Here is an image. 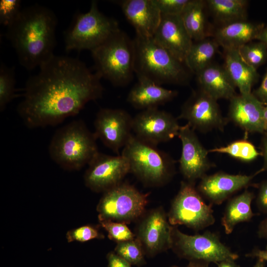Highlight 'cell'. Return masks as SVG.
Returning <instances> with one entry per match:
<instances>
[{
    "label": "cell",
    "mask_w": 267,
    "mask_h": 267,
    "mask_svg": "<svg viewBox=\"0 0 267 267\" xmlns=\"http://www.w3.org/2000/svg\"><path fill=\"white\" fill-rule=\"evenodd\" d=\"M39 68L27 80L17 108L29 128L61 123L102 96L100 76L77 58L54 55Z\"/></svg>",
    "instance_id": "1"
},
{
    "label": "cell",
    "mask_w": 267,
    "mask_h": 267,
    "mask_svg": "<svg viewBox=\"0 0 267 267\" xmlns=\"http://www.w3.org/2000/svg\"><path fill=\"white\" fill-rule=\"evenodd\" d=\"M57 24L52 10L36 4L22 9L7 27L6 36L26 69L40 67L54 55Z\"/></svg>",
    "instance_id": "2"
},
{
    "label": "cell",
    "mask_w": 267,
    "mask_h": 267,
    "mask_svg": "<svg viewBox=\"0 0 267 267\" xmlns=\"http://www.w3.org/2000/svg\"><path fill=\"white\" fill-rule=\"evenodd\" d=\"M134 71L137 79L150 80L158 85H185L191 73L185 65L157 43L152 37L135 35Z\"/></svg>",
    "instance_id": "3"
},
{
    "label": "cell",
    "mask_w": 267,
    "mask_h": 267,
    "mask_svg": "<svg viewBox=\"0 0 267 267\" xmlns=\"http://www.w3.org/2000/svg\"><path fill=\"white\" fill-rule=\"evenodd\" d=\"M97 138L81 120L73 121L57 130L49 145V154L62 168L77 170L98 152Z\"/></svg>",
    "instance_id": "4"
},
{
    "label": "cell",
    "mask_w": 267,
    "mask_h": 267,
    "mask_svg": "<svg viewBox=\"0 0 267 267\" xmlns=\"http://www.w3.org/2000/svg\"><path fill=\"white\" fill-rule=\"evenodd\" d=\"M95 72L113 86L123 87L134 74L133 40L121 30L91 51Z\"/></svg>",
    "instance_id": "5"
},
{
    "label": "cell",
    "mask_w": 267,
    "mask_h": 267,
    "mask_svg": "<svg viewBox=\"0 0 267 267\" xmlns=\"http://www.w3.org/2000/svg\"><path fill=\"white\" fill-rule=\"evenodd\" d=\"M119 30L118 22L100 12L97 1L92 0L89 10L77 12L65 31V50L91 51Z\"/></svg>",
    "instance_id": "6"
},
{
    "label": "cell",
    "mask_w": 267,
    "mask_h": 267,
    "mask_svg": "<svg viewBox=\"0 0 267 267\" xmlns=\"http://www.w3.org/2000/svg\"><path fill=\"white\" fill-rule=\"evenodd\" d=\"M121 155L128 161L130 172L148 184H163L174 173L175 161L171 156L134 134L123 148Z\"/></svg>",
    "instance_id": "7"
},
{
    "label": "cell",
    "mask_w": 267,
    "mask_h": 267,
    "mask_svg": "<svg viewBox=\"0 0 267 267\" xmlns=\"http://www.w3.org/2000/svg\"><path fill=\"white\" fill-rule=\"evenodd\" d=\"M147 194L134 186L120 183L106 191L97 210L100 221L128 222L139 217L147 203Z\"/></svg>",
    "instance_id": "8"
},
{
    "label": "cell",
    "mask_w": 267,
    "mask_h": 267,
    "mask_svg": "<svg viewBox=\"0 0 267 267\" xmlns=\"http://www.w3.org/2000/svg\"><path fill=\"white\" fill-rule=\"evenodd\" d=\"M172 225H184L200 230L213 224L215 219L211 206L207 204L193 183L182 182L169 215Z\"/></svg>",
    "instance_id": "9"
},
{
    "label": "cell",
    "mask_w": 267,
    "mask_h": 267,
    "mask_svg": "<svg viewBox=\"0 0 267 267\" xmlns=\"http://www.w3.org/2000/svg\"><path fill=\"white\" fill-rule=\"evenodd\" d=\"M174 235L178 254L190 261L217 264L224 260H235L239 257L222 243L214 233L207 231L202 234L190 235L176 229Z\"/></svg>",
    "instance_id": "10"
},
{
    "label": "cell",
    "mask_w": 267,
    "mask_h": 267,
    "mask_svg": "<svg viewBox=\"0 0 267 267\" xmlns=\"http://www.w3.org/2000/svg\"><path fill=\"white\" fill-rule=\"evenodd\" d=\"M217 101L198 88L182 104L178 119L186 120L192 129L200 132L222 131L227 120L222 115Z\"/></svg>",
    "instance_id": "11"
},
{
    "label": "cell",
    "mask_w": 267,
    "mask_h": 267,
    "mask_svg": "<svg viewBox=\"0 0 267 267\" xmlns=\"http://www.w3.org/2000/svg\"><path fill=\"white\" fill-rule=\"evenodd\" d=\"M180 127L177 118L153 108L143 110L133 117L132 131L139 139L157 146L178 136Z\"/></svg>",
    "instance_id": "12"
},
{
    "label": "cell",
    "mask_w": 267,
    "mask_h": 267,
    "mask_svg": "<svg viewBox=\"0 0 267 267\" xmlns=\"http://www.w3.org/2000/svg\"><path fill=\"white\" fill-rule=\"evenodd\" d=\"M133 120L123 109L101 108L94 122V134L104 145L119 155L120 149L133 134Z\"/></svg>",
    "instance_id": "13"
},
{
    "label": "cell",
    "mask_w": 267,
    "mask_h": 267,
    "mask_svg": "<svg viewBox=\"0 0 267 267\" xmlns=\"http://www.w3.org/2000/svg\"><path fill=\"white\" fill-rule=\"evenodd\" d=\"M88 165L85 183L95 191L105 192L118 185L130 172L129 162L122 155L111 156L98 152Z\"/></svg>",
    "instance_id": "14"
},
{
    "label": "cell",
    "mask_w": 267,
    "mask_h": 267,
    "mask_svg": "<svg viewBox=\"0 0 267 267\" xmlns=\"http://www.w3.org/2000/svg\"><path fill=\"white\" fill-rule=\"evenodd\" d=\"M178 136L182 145L179 170L184 178L193 183L205 176L213 164L209 158L208 150L200 142L195 130L187 124L180 127Z\"/></svg>",
    "instance_id": "15"
},
{
    "label": "cell",
    "mask_w": 267,
    "mask_h": 267,
    "mask_svg": "<svg viewBox=\"0 0 267 267\" xmlns=\"http://www.w3.org/2000/svg\"><path fill=\"white\" fill-rule=\"evenodd\" d=\"M264 107L252 92L237 94L229 100L228 119L246 133H264Z\"/></svg>",
    "instance_id": "16"
},
{
    "label": "cell",
    "mask_w": 267,
    "mask_h": 267,
    "mask_svg": "<svg viewBox=\"0 0 267 267\" xmlns=\"http://www.w3.org/2000/svg\"><path fill=\"white\" fill-rule=\"evenodd\" d=\"M152 38L183 63L193 43L180 15L161 14L160 23Z\"/></svg>",
    "instance_id": "17"
},
{
    "label": "cell",
    "mask_w": 267,
    "mask_h": 267,
    "mask_svg": "<svg viewBox=\"0 0 267 267\" xmlns=\"http://www.w3.org/2000/svg\"><path fill=\"white\" fill-rule=\"evenodd\" d=\"M140 243L146 254L153 256L173 245V228L162 211L151 212L142 222L138 232Z\"/></svg>",
    "instance_id": "18"
},
{
    "label": "cell",
    "mask_w": 267,
    "mask_h": 267,
    "mask_svg": "<svg viewBox=\"0 0 267 267\" xmlns=\"http://www.w3.org/2000/svg\"><path fill=\"white\" fill-rule=\"evenodd\" d=\"M258 173L246 175L221 172L206 175L201 179L198 191L212 203L219 205L233 193L248 186Z\"/></svg>",
    "instance_id": "19"
},
{
    "label": "cell",
    "mask_w": 267,
    "mask_h": 267,
    "mask_svg": "<svg viewBox=\"0 0 267 267\" xmlns=\"http://www.w3.org/2000/svg\"><path fill=\"white\" fill-rule=\"evenodd\" d=\"M137 35L153 37L160 23L161 14L153 0L117 1Z\"/></svg>",
    "instance_id": "20"
},
{
    "label": "cell",
    "mask_w": 267,
    "mask_h": 267,
    "mask_svg": "<svg viewBox=\"0 0 267 267\" xmlns=\"http://www.w3.org/2000/svg\"><path fill=\"white\" fill-rule=\"evenodd\" d=\"M176 90L162 87L150 80L138 78L127 96V101L134 107L142 110L164 104L177 96Z\"/></svg>",
    "instance_id": "21"
},
{
    "label": "cell",
    "mask_w": 267,
    "mask_h": 267,
    "mask_svg": "<svg viewBox=\"0 0 267 267\" xmlns=\"http://www.w3.org/2000/svg\"><path fill=\"white\" fill-rule=\"evenodd\" d=\"M196 75L199 89L217 100H229L237 94L236 87L223 66L212 62Z\"/></svg>",
    "instance_id": "22"
},
{
    "label": "cell",
    "mask_w": 267,
    "mask_h": 267,
    "mask_svg": "<svg viewBox=\"0 0 267 267\" xmlns=\"http://www.w3.org/2000/svg\"><path fill=\"white\" fill-rule=\"evenodd\" d=\"M264 26L245 20L220 25L213 34L214 39L223 49L238 48L257 39Z\"/></svg>",
    "instance_id": "23"
},
{
    "label": "cell",
    "mask_w": 267,
    "mask_h": 267,
    "mask_svg": "<svg viewBox=\"0 0 267 267\" xmlns=\"http://www.w3.org/2000/svg\"><path fill=\"white\" fill-rule=\"evenodd\" d=\"M224 50L223 66L232 83L239 89L240 94L251 93L252 88L259 78L257 70L242 59L237 48Z\"/></svg>",
    "instance_id": "24"
},
{
    "label": "cell",
    "mask_w": 267,
    "mask_h": 267,
    "mask_svg": "<svg viewBox=\"0 0 267 267\" xmlns=\"http://www.w3.org/2000/svg\"><path fill=\"white\" fill-rule=\"evenodd\" d=\"M254 197L253 193L246 190L228 201L222 219L226 234H230L237 224L252 219L254 214L251 205Z\"/></svg>",
    "instance_id": "25"
},
{
    "label": "cell",
    "mask_w": 267,
    "mask_h": 267,
    "mask_svg": "<svg viewBox=\"0 0 267 267\" xmlns=\"http://www.w3.org/2000/svg\"><path fill=\"white\" fill-rule=\"evenodd\" d=\"M206 8V1L190 0L180 15L193 42L201 41L209 37Z\"/></svg>",
    "instance_id": "26"
},
{
    "label": "cell",
    "mask_w": 267,
    "mask_h": 267,
    "mask_svg": "<svg viewBox=\"0 0 267 267\" xmlns=\"http://www.w3.org/2000/svg\"><path fill=\"white\" fill-rule=\"evenodd\" d=\"M207 8L220 25L247 20L246 0H207Z\"/></svg>",
    "instance_id": "27"
},
{
    "label": "cell",
    "mask_w": 267,
    "mask_h": 267,
    "mask_svg": "<svg viewBox=\"0 0 267 267\" xmlns=\"http://www.w3.org/2000/svg\"><path fill=\"white\" fill-rule=\"evenodd\" d=\"M219 46L214 38L209 37L193 42L185 59V65L192 73L197 74L213 62Z\"/></svg>",
    "instance_id": "28"
},
{
    "label": "cell",
    "mask_w": 267,
    "mask_h": 267,
    "mask_svg": "<svg viewBox=\"0 0 267 267\" xmlns=\"http://www.w3.org/2000/svg\"><path fill=\"white\" fill-rule=\"evenodd\" d=\"M208 152L226 154L245 162L253 161L259 155L254 145L245 139L234 141L224 146L211 149L208 150Z\"/></svg>",
    "instance_id": "29"
},
{
    "label": "cell",
    "mask_w": 267,
    "mask_h": 267,
    "mask_svg": "<svg viewBox=\"0 0 267 267\" xmlns=\"http://www.w3.org/2000/svg\"><path fill=\"white\" fill-rule=\"evenodd\" d=\"M15 73L14 66L9 67L2 62L0 66V111H3L15 95Z\"/></svg>",
    "instance_id": "30"
},
{
    "label": "cell",
    "mask_w": 267,
    "mask_h": 267,
    "mask_svg": "<svg viewBox=\"0 0 267 267\" xmlns=\"http://www.w3.org/2000/svg\"><path fill=\"white\" fill-rule=\"evenodd\" d=\"M238 49L242 59L256 70L267 59V45L260 41L257 43L249 42Z\"/></svg>",
    "instance_id": "31"
},
{
    "label": "cell",
    "mask_w": 267,
    "mask_h": 267,
    "mask_svg": "<svg viewBox=\"0 0 267 267\" xmlns=\"http://www.w3.org/2000/svg\"><path fill=\"white\" fill-rule=\"evenodd\" d=\"M134 239L118 243L115 253L131 265L141 266L145 264L144 252L142 245Z\"/></svg>",
    "instance_id": "32"
},
{
    "label": "cell",
    "mask_w": 267,
    "mask_h": 267,
    "mask_svg": "<svg viewBox=\"0 0 267 267\" xmlns=\"http://www.w3.org/2000/svg\"><path fill=\"white\" fill-rule=\"evenodd\" d=\"M107 231L108 237L118 243L134 239V235L125 222L111 221H100Z\"/></svg>",
    "instance_id": "33"
},
{
    "label": "cell",
    "mask_w": 267,
    "mask_h": 267,
    "mask_svg": "<svg viewBox=\"0 0 267 267\" xmlns=\"http://www.w3.org/2000/svg\"><path fill=\"white\" fill-rule=\"evenodd\" d=\"M21 1L20 0H1L0 1V23L7 28L15 20L20 12Z\"/></svg>",
    "instance_id": "34"
},
{
    "label": "cell",
    "mask_w": 267,
    "mask_h": 267,
    "mask_svg": "<svg viewBox=\"0 0 267 267\" xmlns=\"http://www.w3.org/2000/svg\"><path fill=\"white\" fill-rule=\"evenodd\" d=\"M190 0H153L161 14L180 15Z\"/></svg>",
    "instance_id": "35"
},
{
    "label": "cell",
    "mask_w": 267,
    "mask_h": 267,
    "mask_svg": "<svg viewBox=\"0 0 267 267\" xmlns=\"http://www.w3.org/2000/svg\"><path fill=\"white\" fill-rule=\"evenodd\" d=\"M99 236V234L97 230L89 225L83 226L76 228L70 231L67 234V238L69 242L73 241L85 242L97 238Z\"/></svg>",
    "instance_id": "36"
},
{
    "label": "cell",
    "mask_w": 267,
    "mask_h": 267,
    "mask_svg": "<svg viewBox=\"0 0 267 267\" xmlns=\"http://www.w3.org/2000/svg\"><path fill=\"white\" fill-rule=\"evenodd\" d=\"M256 202L259 209L267 214V180L261 184Z\"/></svg>",
    "instance_id": "37"
},
{
    "label": "cell",
    "mask_w": 267,
    "mask_h": 267,
    "mask_svg": "<svg viewBox=\"0 0 267 267\" xmlns=\"http://www.w3.org/2000/svg\"><path fill=\"white\" fill-rule=\"evenodd\" d=\"M252 93L263 103L267 104V71L260 87Z\"/></svg>",
    "instance_id": "38"
},
{
    "label": "cell",
    "mask_w": 267,
    "mask_h": 267,
    "mask_svg": "<svg viewBox=\"0 0 267 267\" xmlns=\"http://www.w3.org/2000/svg\"><path fill=\"white\" fill-rule=\"evenodd\" d=\"M108 267H132V265L115 253L110 252L107 256Z\"/></svg>",
    "instance_id": "39"
},
{
    "label": "cell",
    "mask_w": 267,
    "mask_h": 267,
    "mask_svg": "<svg viewBox=\"0 0 267 267\" xmlns=\"http://www.w3.org/2000/svg\"><path fill=\"white\" fill-rule=\"evenodd\" d=\"M247 257L256 258L265 262H267V246L265 250L254 249L249 253L246 255Z\"/></svg>",
    "instance_id": "40"
},
{
    "label": "cell",
    "mask_w": 267,
    "mask_h": 267,
    "mask_svg": "<svg viewBox=\"0 0 267 267\" xmlns=\"http://www.w3.org/2000/svg\"><path fill=\"white\" fill-rule=\"evenodd\" d=\"M258 236L267 240V217L260 223L258 230Z\"/></svg>",
    "instance_id": "41"
},
{
    "label": "cell",
    "mask_w": 267,
    "mask_h": 267,
    "mask_svg": "<svg viewBox=\"0 0 267 267\" xmlns=\"http://www.w3.org/2000/svg\"><path fill=\"white\" fill-rule=\"evenodd\" d=\"M264 133L265 134L262 140L261 148L264 158L265 168L267 170V133Z\"/></svg>",
    "instance_id": "42"
},
{
    "label": "cell",
    "mask_w": 267,
    "mask_h": 267,
    "mask_svg": "<svg viewBox=\"0 0 267 267\" xmlns=\"http://www.w3.org/2000/svg\"><path fill=\"white\" fill-rule=\"evenodd\" d=\"M232 259H227L223 260L217 264L218 267H240Z\"/></svg>",
    "instance_id": "43"
},
{
    "label": "cell",
    "mask_w": 267,
    "mask_h": 267,
    "mask_svg": "<svg viewBox=\"0 0 267 267\" xmlns=\"http://www.w3.org/2000/svg\"><path fill=\"white\" fill-rule=\"evenodd\" d=\"M257 39L267 45V26L263 27L259 34Z\"/></svg>",
    "instance_id": "44"
},
{
    "label": "cell",
    "mask_w": 267,
    "mask_h": 267,
    "mask_svg": "<svg viewBox=\"0 0 267 267\" xmlns=\"http://www.w3.org/2000/svg\"><path fill=\"white\" fill-rule=\"evenodd\" d=\"M171 267H180L176 266H173ZM185 267H209V263L201 262V261H190L188 265Z\"/></svg>",
    "instance_id": "45"
},
{
    "label": "cell",
    "mask_w": 267,
    "mask_h": 267,
    "mask_svg": "<svg viewBox=\"0 0 267 267\" xmlns=\"http://www.w3.org/2000/svg\"><path fill=\"white\" fill-rule=\"evenodd\" d=\"M253 267H265V261L258 260Z\"/></svg>",
    "instance_id": "46"
},
{
    "label": "cell",
    "mask_w": 267,
    "mask_h": 267,
    "mask_svg": "<svg viewBox=\"0 0 267 267\" xmlns=\"http://www.w3.org/2000/svg\"><path fill=\"white\" fill-rule=\"evenodd\" d=\"M264 117L267 126V104H265L264 110Z\"/></svg>",
    "instance_id": "47"
},
{
    "label": "cell",
    "mask_w": 267,
    "mask_h": 267,
    "mask_svg": "<svg viewBox=\"0 0 267 267\" xmlns=\"http://www.w3.org/2000/svg\"><path fill=\"white\" fill-rule=\"evenodd\" d=\"M265 133H267V126L266 130V131H265Z\"/></svg>",
    "instance_id": "48"
}]
</instances>
